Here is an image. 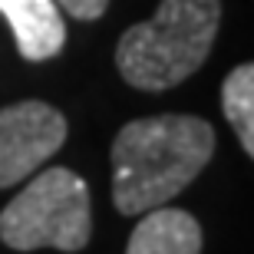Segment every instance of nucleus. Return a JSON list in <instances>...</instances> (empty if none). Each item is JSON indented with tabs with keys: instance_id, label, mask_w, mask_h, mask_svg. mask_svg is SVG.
I'll return each instance as SVG.
<instances>
[{
	"instance_id": "obj_1",
	"label": "nucleus",
	"mask_w": 254,
	"mask_h": 254,
	"mask_svg": "<svg viewBox=\"0 0 254 254\" xmlns=\"http://www.w3.org/2000/svg\"><path fill=\"white\" fill-rule=\"evenodd\" d=\"M215 155V129L198 116L132 119L113 139V205L123 215H142L169 205L198 179Z\"/></svg>"
},
{
	"instance_id": "obj_2",
	"label": "nucleus",
	"mask_w": 254,
	"mask_h": 254,
	"mask_svg": "<svg viewBox=\"0 0 254 254\" xmlns=\"http://www.w3.org/2000/svg\"><path fill=\"white\" fill-rule=\"evenodd\" d=\"M221 27V0H159L155 17L119 37L116 66L129 86L162 93L205 66Z\"/></svg>"
},
{
	"instance_id": "obj_3",
	"label": "nucleus",
	"mask_w": 254,
	"mask_h": 254,
	"mask_svg": "<svg viewBox=\"0 0 254 254\" xmlns=\"http://www.w3.org/2000/svg\"><path fill=\"white\" fill-rule=\"evenodd\" d=\"M93 235L89 185L73 169H47L0 211V241L13 251H83Z\"/></svg>"
},
{
	"instance_id": "obj_4",
	"label": "nucleus",
	"mask_w": 254,
	"mask_h": 254,
	"mask_svg": "<svg viewBox=\"0 0 254 254\" xmlns=\"http://www.w3.org/2000/svg\"><path fill=\"white\" fill-rule=\"evenodd\" d=\"M66 142V119L60 109L40 99L0 109V189L30 179Z\"/></svg>"
},
{
	"instance_id": "obj_5",
	"label": "nucleus",
	"mask_w": 254,
	"mask_h": 254,
	"mask_svg": "<svg viewBox=\"0 0 254 254\" xmlns=\"http://www.w3.org/2000/svg\"><path fill=\"white\" fill-rule=\"evenodd\" d=\"M0 13L7 17L23 60L43 63L63 50L66 23L57 0H0Z\"/></svg>"
},
{
	"instance_id": "obj_6",
	"label": "nucleus",
	"mask_w": 254,
	"mask_h": 254,
	"mask_svg": "<svg viewBox=\"0 0 254 254\" xmlns=\"http://www.w3.org/2000/svg\"><path fill=\"white\" fill-rule=\"evenodd\" d=\"M126 254H201V225L182 208H149L129 235Z\"/></svg>"
},
{
	"instance_id": "obj_7",
	"label": "nucleus",
	"mask_w": 254,
	"mask_h": 254,
	"mask_svg": "<svg viewBox=\"0 0 254 254\" xmlns=\"http://www.w3.org/2000/svg\"><path fill=\"white\" fill-rule=\"evenodd\" d=\"M221 109L241 139L245 155H254V66L241 63L221 83Z\"/></svg>"
},
{
	"instance_id": "obj_8",
	"label": "nucleus",
	"mask_w": 254,
	"mask_h": 254,
	"mask_svg": "<svg viewBox=\"0 0 254 254\" xmlns=\"http://www.w3.org/2000/svg\"><path fill=\"white\" fill-rule=\"evenodd\" d=\"M57 7L76 20H99L109 7V0H57Z\"/></svg>"
}]
</instances>
